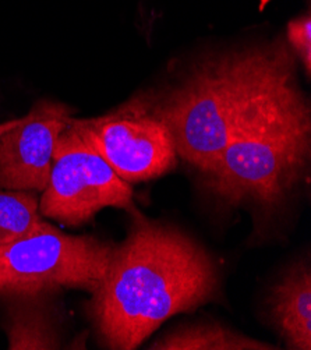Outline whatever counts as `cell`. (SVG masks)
<instances>
[{"instance_id": "obj_1", "label": "cell", "mask_w": 311, "mask_h": 350, "mask_svg": "<svg viewBox=\"0 0 311 350\" xmlns=\"http://www.w3.org/2000/svg\"><path fill=\"white\" fill-rule=\"evenodd\" d=\"M221 276L213 256L174 225L134 217L88 314L100 345L115 350L140 346L166 320L214 301Z\"/></svg>"}, {"instance_id": "obj_2", "label": "cell", "mask_w": 311, "mask_h": 350, "mask_svg": "<svg viewBox=\"0 0 311 350\" xmlns=\"http://www.w3.org/2000/svg\"><path fill=\"white\" fill-rule=\"evenodd\" d=\"M308 152L310 109L295 84L293 60L281 45L202 185L225 205L272 209L301 182Z\"/></svg>"}, {"instance_id": "obj_3", "label": "cell", "mask_w": 311, "mask_h": 350, "mask_svg": "<svg viewBox=\"0 0 311 350\" xmlns=\"http://www.w3.org/2000/svg\"><path fill=\"white\" fill-rule=\"evenodd\" d=\"M280 48L206 60L162 102H155L178 155L202 174L217 165L241 107L269 72Z\"/></svg>"}, {"instance_id": "obj_4", "label": "cell", "mask_w": 311, "mask_h": 350, "mask_svg": "<svg viewBox=\"0 0 311 350\" xmlns=\"http://www.w3.org/2000/svg\"><path fill=\"white\" fill-rule=\"evenodd\" d=\"M113 246L48 224L0 246V296L81 289L94 293L105 278Z\"/></svg>"}, {"instance_id": "obj_5", "label": "cell", "mask_w": 311, "mask_h": 350, "mask_svg": "<svg viewBox=\"0 0 311 350\" xmlns=\"http://www.w3.org/2000/svg\"><path fill=\"white\" fill-rule=\"evenodd\" d=\"M108 206L126 209L133 217L140 215L130 185L87 142L73 118L56 143L49 182L40 198V213L68 226H81Z\"/></svg>"}, {"instance_id": "obj_6", "label": "cell", "mask_w": 311, "mask_h": 350, "mask_svg": "<svg viewBox=\"0 0 311 350\" xmlns=\"http://www.w3.org/2000/svg\"><path fill=\"white\" fill-rule=\"evenodd\" d=\"M75 122L87 142L124 182L162 176L176 165L178 152L157 103L134 98L112 112Z\"/></svg>"}, {"instance_id": "obj_7", "label": "cell", "mask_w": 311, "mask_h": 350, "mask_svg": "<svg viewBox=\"0 0 311 350\" xmlns=\"http://www.w3.org/2000/svg\"><path fill=\"white\" fill-rule=\"evenodd\" d=\"M73 116L66 105L40 100L0 134V190L44 193L56 143Z\"/></svg>"}, {"instance_id": "obj_8", "label": "cell", "mask_w": 311, "mask_h": 350, "mask_svg": "<svg viewBox=\"0 0 311 350\" xmlns=\"http://www.w3.org/2000/svg\"><path fill=\"white\" fill-rule=\"evenodd\" d=\"M53 293H10L3 329L12 350L62 347V320Z\"/></svg>"}, {"instance_id": "obj_9", "label": "cell", "mask_w": 311, "mask_h": 350, "mask_svg": "<svg viewBox=\"0 0 311 350\" xmlns=\"http://www.w3.org/2000/svg\"><path fill=\"white\" fill-rule=\"evenodd\" d=\"M269 319L289 349H311V271L293 264L269 295Z\"/></svg>"}, {"instance_id": "obj_10", "label": "cell", "mask_w": 311, "mask_h": 350, "mask_svg": "<svg viewBox=\"0 0 311 350\" xmlns=\"http://www.w3.org/2000/svg\"><path fill=\"white\" fill-rule=\"evenodd\" d=\"M154 350H273L278 349L217 323L180 327L157 339Z\"/></svg>"}, {"instance_id": "obj_11", "label": "cell", "mask_w": 311, "mask_h": 350, "mask_svg": "<svg viewBox=\"0 0 311 350\" xmlns=\"http://www.w3.org/2000/svg\"><path fill=\"white\" fill-rule=\"evenodd\" d=\"M38 193L0 190V246L45 228Z\"/></svg>"}, {"instance_id": "obj_12", "label": "cell", "mask_w": 311, "mask_h": 350, "mask_svg": "<svg viewBox=\"0 0 311 350\" xmlns=\"http://www.w3.org/2000/svg\"><path fill=\"white\" fill-rule=\"evenodd\" d=\"M288 40L300 57L307 75L311 68V18L310 14L300 16L288 24Z\"/></svg>"}, {"instance_id": "obj_13", "label": "cell", "mask_w": 311, "mask_h": 350, "mask_svg": "<svg viewBox=\"0 0 311 350\" xmlns=\"http://www.w3.org/2000/svg\"><path fill=\"white\" fill-rule=\"evenodd\" d=\"M16 123H17V119H13V120H10V122H5V123L0 124V134L5 133L6 130H9L10 127H13Z\"/></svg>"}]
</instances>
